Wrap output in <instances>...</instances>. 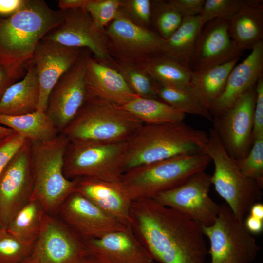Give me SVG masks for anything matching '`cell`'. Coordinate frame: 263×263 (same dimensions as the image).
I'll return each mask as SVG.
<instances>
[{"instance_id":"6da1fadb","label":"cell","mask_w":263,"mask_h":263,"mask_svg":"<svg viewBox=\"0 0 263 263\" xmlns=\"http://www.w3.org/2000/svg\"><path fill=\"white\" fill-rule=\"evenodd\" d=\"M131 227L161 263H204L208 252L202 225L153 198L132 201Z\"/></svg>"},{"instance_id":"7a4b0ae2","label":"cell","mask_w":263,"mask_h":263,"mask_svg":"<svg viewBox=\"0 0 263 263\" xmlns=\"http://www.w3.org/2000/svg\"><path fill=\"white\" fill-rule=\"evenodd\" d=\"M208 134L184 121L143 124L127 141L123 173L132 169L182 155L204 152Z\"/></svg>"},{"instance_id":"3957f363","label":"cell","mask_w":263,"mask_h":263,"mask_svg":"<svg viewBox=\"0 0 263 263\" xmlns=\"http://www.w3.org/2000/svg\"><path fill=\"white\" fill-rule=\"evenodd\" d=\"M61 19L62 11L42 0H26L13 15L0 17V60L21 78L38 43Z\"/></svg>"},{"instance_id":"277c9868","label":"cell","mask_w":263,"mask_h":263,"mask_svg":"<svg viewBox=\"0 0 263 263\" xmlns=\"http://www.w3.org/2000/svg\"><path fill=\"white\" fill-rule=\"evenodd\" d=\"M69 140L62 133L54 139L31 143L34 186L30 199L38 201L46 213L54 215L66 199L75 191L77 179L63 173L64 155Z\"/></svg>"},{"instance_id":"5b68a950","label":"cell","mask_w":263,"mask_h":263,"mask_svg":"<svg viewBox=\"0 0 263 263\" xmlns=\"http://www.w3.org/2000/svg\"><path fill=\"white\" fill-rule=\"evenodd\" d=\"M143 124L113 102L89 98L62 133L69 141L125 142Z\"/></svg>"},{"instance_id":"8992f818","label":"cell","mask_w":263,"mask_h":263,"mask_svg":"<svg viewBox=\"0 0 263 263\" xmlns=\"http://www.w3.org/2000/svg\"><path fill=\"white\" fill-rule=\"evenodd\" d=\"M211 162L204 152L179 155L130 169L122 174L120 183L132 201L153 198L205 171Z\"/></svg>"},{"instance_id":"52a82bcc","label":"cell","mask_w":263,"mask_h":263,"mask_svg":"<svg viewBox=\"0 0 263 263\" xmlns=\"http://www.w3.org/2000/svg\"><path fill=\"white\" fill-rule=\"evenodd\" d=\"M208 136L204 152L214 164L212 185L234 215L244 219L251 206L262 199L263 188L241 172L213 128L209 129Z\"/></svg>"},{"instance_id":"ba28073f","label":"cell","mask_w":263,"mask_h":263,"mask_svg":"<svg viewBox=\"0 0 263 263\" xmlns=\"http://www.w3.org/2000/svg\"><path fill=\"white\" fill-rule=\"evenodd\" d=\"M126 145L127 141L69 140L64 155V174L71 180L88 177L120 182Z\"/></svg>"},{"instance_id":"9c48e42d","label":"cell","mask_w":263,"mask_h":263,"mask_svg":"<svg viewBox=\"0 0 263 263\" xmlns=\"http://www.w3.org/2000/svg\"><path fill=\"white\" fill-rule=\"evenodd\" d=\"M244 220L236 216L224 204L220 205L213 223L202 226L210 243V263H251L255 260L260 247L247 229Z\"/></svg>"},{"instance_id":"30bf717a","label":"cell","mask_w":263,"mask_h":263,"mask_svg":"<svg viewBox=\"0 0 263 263\" xmlns=\"http://www.w3.org/2000/svg\"><path fill=\"white\" fill-rule=\"evenodd\" d=\"M104 33L110 56L119 62L141 66L162 53L163 39L153 30L135 24L121 8Z\"/></svg>"},{"instance_id":"8fae6325","label":"cell","mask_w":263,"mask_h":263,"mask_svg":"<svg viewBox=\"0 0 263 263\" xmlns=\"http://www.w3.org/2000/svg\"><path fill=\"white\" fill-rule=\"evenodd\" d=\"M89 254L83 240L59 218L46 213L32 249L21 263H77Z\"/></svg>"},{"instance_id":"7c38bea8","label":"cell","mask_w":263,"mask_h":263,"mask_svg":"<svg viewBox=\"0 0 263 263\" xmlns=\"http://www.w3.org/2000/svg\"><path fill=\"white\" fill-rule=\"evenodd\" d=\"M92 54L83 49L76 63L58 79L48 96L46 113L59 133L75 117L86 99L85 71Z\"/></svg>"},{"instance_id":"4fadbf2b","label":"cell","mask_w":263,"mask_h":263,"mask_svg":"<svg viewBox=\"0 0 263 263\" xmlns=\"http://www.w3.org/2000/svg\"><path fill=\"white\" fill-rule=\"evenodd\" d=\"M61 10L60 22L43 39L68 47L88 49L94 58L113 66L114 59L109 53L104 30L96 26L89 14L83 9Z\"/></svg>"},{"instance_id":"5bb4252c","label":"cell","mask_w":263,"mask_h":263,"mask_svg":"<svg viewBox=\"0 0 263 263\" xmlns=\"http://www.w3.org/2000/svg\"><path fill=\"white\" fill-rule=\"evenodd\" d=\"M211 185V175L202 171L181 185L160 193L153 198L181 212L202 226H209L214 222L220 209V205L209 195Z\"/></svg>"},{"instance_id":"9a60e30c","label":"cell","mask_w":263,"mask_h":263,"mask_svg":"<svg viewBox=\"0 0 263 263\" xmlns=\"http://www.w3.org/2000/svg\"><path fill=\"white\" fill-rule=\"evenodd\" d=\"M31 142L26 140L0 176V225H7L30 200L34 186Z\"/></svg>"},{"instance_id":"2e32d148","label":"cell","mask_w":263,"mask_h":263,"mask_svg":"<svg viewBox=\"0 0 263 263\" xmlns=\"http://www.w3.org/2000/svg\"><path fill=\"white\" fill-rule=\"evenodd\" d=\"M256 96L255 87L242 95L225 113L213 118V128L233 159L244 157L252 145Z\"/></svg>"},{"instance_id":"e0dca14e","label":"cell","mask_w":263,"mask_h":263,"mask_svg":"<svg viewBox=\"0 0 263 263\" xmlns=\"http://www.w3.org/2000/svg\"><path fill=\"white\" fill-rule=\"evenodd\" d=\"M57 214L59 219L83 241L100 238L126 227L76 191L66 199Z\"/></svg>"},{"instance_id":"ac0fdd59","label":"cell","mask_w":263,"mask_h":263,"mask_svg":"<svg viewBox=\"0 0 263 263\" xmlns=\"http://www.w3.org/2000/svg\"><path fill=\"white\" fill-rule=\"evenodd\" d=\"M243 51L231 39L228 20L215 19L205 23L197 38L189 68L201 72L240 57Z\"/></svg>"},{"instance_id":"d6986e66","label":"cell","mask_w":263,"mask_h":263,"mask_svg":"<svg viewBox=\"0 0 263 263\" xmlns=\"http://www.w3.org/2000/svg\"><path fill=\"white\" fill-rule=\"evenodd\" d=\"M82 50L43 38L38 43L30 60L35 66L39 85L37 111L46 112L51 91L60 77L76 63Z\"/></svg>"},{"instance_id":"ffe728a7","label":"cell","mask_w":263,"mask_h":263,"mask_svg":"<svg viewBox=\"0 0 263 263\" xmlns=\"http://www.w3.org/2000/svg\"><path fill=\"white\" fill-rule=\"evenodd\" d=\"M84 242L89 254L100 263H154L130 225L123 230Z\"/></svg>"},{"instance_id":"44dd1931","label":"cell","mask_w":263,"mask_h":263,"mask_svg":"<svg viewBox=\"0 0 263 263\" xmlns=\"http://www.w3.org/2000/svg\"><path fill=\"white\" fill-rule=\"evenodd\" d=\"M263 75V41L255 45L250 53L230 72L225 88L211 105L209 111L213 116L218 117L244 94L255 87Z\"/></svg>"},{"instance_id":"7402d4cb","label":"cell","mask_w":263,"mask_h":263,"mask_svg":"<svg viewBox=\"0 0 263 263\" xmlns=\"http://www.w3.org/2000/svg\"><path fill=\"white\" fill-rule=\"evenodd\" d=\"M86 98L105 99L122 106L138 97L113 66L94 58H88L85 71Z\"/></svg>"},{"instance_id":"603a6c76","label":"cell","mask_w":263,"mask_h":263,"mask_svg":"<svg viewBox=\"0 0 263 263\" xmlns=\"http://www.w3.org/2000/svg\"><path fill=\"white\" fill-rule=\"evenodd\" d=\"M75 191L125 226L130 224L132 200L120 182L93 178H77Z\"/></svg>"},{"instance_id":"cb8c5ba5","label":"cell","mask_w":263,"mask_h":263,"mask_svg":"<svg viewBox=\"0 0 263 263\" xmlns=\"http://www.w3.org/2000/svg\"><path fill=\"white\" fill-rule=\"evenodd\" d=\"M26 69L23 78L10 85L0 98V114L19 116L37 110L39 85L36 67L31 60Z\"/></svg>"},{"instance_id":"d4e9b609","label":"cell","mask_w":263,"mask_h":263,"mask_svg":"<svg viewBox=\"0 0 263 263\" xmlns=\"http://www.w3.org/2000/svg\"><path fill=\"white\" fill-rule=\"evenodd\" d=\"M228 22L229 35L236 46L242 51L251 50L263 41V1L244 0Z\"/></svg>"},{"instance_id":"484cf974","label":"cell","mask_w":263,"mask_h":263,"mask_svg":"<svg viewBox=\"0 0 263 263\" xmlns=\"http://www.w3.org/2000/svg\"><path fill=\"white\" fill-rule=\"evenodd\" d=\"M0 125L11 129L31 143L49 141L60 133L46 113L37 110L19 116L0 114Z\"/></svg>"},{"instance_id":"4316f807","label":"cell","mask_w":263,"mask_h":263,"mask_svg":"<svg viewBox=\"0 0 263 263\" xmlns=\"http://www.w3.org/2000/svg\"><path fill=\"white\" fill-rule=\"evenodd\" d=\"M203 26L199 15L183 17L175 32L163 39L162 53L189 68L195 42Z\"/></svg>"},{"instance_id":"83f0119b","label":"cell","mask_w":263,"mask_h":263,"mask_svg":"<svg viewBox=\"0 0 263 263\" xmlns=\"http://www.w3.org/2000/svg\"><path fill=\"white\" fill-rule=\"evenodd\" d=\"M239 58L201 72L192 71L190 85L208 109L223 92L228 75Z\"/></svg>"},{"instance_id":"f1b7e54d","label":"cell","mask_w":263,"mask_h":263,"mask_svg":"<svg viewBox=\"0 0 263 263\" xmlns=\"http://www.w3.org/2000/svg\"><path fill=\"white\" fill-rule=\"evenodd\" d=\"M140 67L159 85L183 87L190 85L192 71L163 53L154 56Z\"/></svg>"},{"instance_id":"f546056e","label":"cell","mask_w":263,"mask_h":263,"mask_svg":"<svg viewBox=\"0 0 263 263\" xmlns=\"http://www.w3.org/2000/svg\"><path fill=\"white\" fill-rule=\"evenodd\" d=\"M121 107L143 124H159L184 121L186 114L157 99L137 97Z\"/></svg>"},{"instance_id":"4dcf8cb0","label":"cell","mask_w":263,"mask_h":263,"mask_svg":"<svg viewBox=\"0 0 263 263\" xmlns=\"http://www.w3.org/2000/svg\"><path fill=\"white\" fill-rule=\"evenodd\" d=\"M157 97L186 115L199 116L212 121L210 111L202 102L190 85L183 87L158 85Z\"/></svg>"},{"instance_id":"1f68e13d","label":"cell","mask_w":263,"mask_h":263,"mask_svg":"<svg viewBox=\"0 0 263 263\" xmlns=\"http://www.w3.org/2000/svg\"><path fill=\"white\" fill-rule=\"evenodd\" d=\"M45 213L38 201L30 199L15 215L6 229L22 241L34 244Z\"/></svg>"},{"instance_id":"d6a6232c","label":"cell","mask_w":263,"mask_h":263,"mask_svg":"<svg viewBox=\"0 0 263 263\" xmlns=\"http://www.w3.org/2000/svg\"><path fill=\"white\" fill-rule=\"evenodd\" d=\"M113 66L119 72L131 89L138 97L158 99V84L143 68L115 60Z\"/></svg>"},{"instance_id":"836d02e7","label":"cell","mask_w":263,"mask_h":263,"mask_svg":"<svg viewBox=\"0 0 263 263\" xmlns=\"http://www.w3.org/2000/svg\"><path fill=\"white\" fill-rule=\"evenodd\" d=\"M151 24L162 38L170 37L181 24L183 17L168 0H151Z\"/></svg>"},{"instance_id":"e575fe53","label":"cell","mask_w":263,"mask_h":263,"mask_svg":"<svg viewBox=\"0 0 263 263\" xmlns=\"http://www.w3.org/2000/svg\"><path fill=\"white\" fill-rule=\"evenodd\" d=\"M241 172L247 178L263 187V135L256 138L247 154L234 159Z\"/></svg>"},{"instance_id":"d590c367","label":"cell","mask_w":263,"mask_h":263,"mask_svg":"<svg viewBox=\"0 0 263 263\" xmlns=\"http://www.w3.org/2000/svg\"><path fill=\"white\" fill-rule=\"evenodd\" d=\"M34 244L22 241L6 228H0V263H21Z\"/></svg>"},{"instance_id":"8d00e7d4","label":"cell","mask_w":263,"mask_h":263,"mask_svg":"<svg viewBox=\"0 0 263 263\" xmlns=\"http://www.w3.org/2000/svg\"><path fill=\"white\" fill-rule=\"evenodd\" d=\"M122 0H89L85 10L100 29L105 27L117 16Z\"/></svg>"},{"instance_id":"74e56055","label":"cell","mask_w":263,"mask_h":263,"mask_svg":"<svg viewBox=\"0 0 263 263\" xmlns=\"http://www.w3.org/2000/svg\"><path fill=\"white\" fill-rule=\"evenodd\" d=\"M243 0H205L199 17L203 25L215 19L229 20L244 3Z\"/></svg>"},{"instance_id":"f35d334b","label":"cell","mask_w":263,"mask_h":263,"mask_svg":"<svg viewBox=\"0 0 263 263\" xmlns=\"http://www.w3.org/2000/svg\"><path fill=\"white\" fill-rule=\"evenodd\" d=\"M121 8L128 18L143 28H151V0H122Z\"/></svg>"},{"instance_id":"ab89813d","label":"cell","mask_w":263,"mask_h":263,"mask_svg":"<svg viewBox=\"0 0 263 263\" xmlns=\"http://www.w3.org/2000/svg\"><path fill=\"white\" fill-rule=\"evenodd\" d=\"M26 141L15 132L0 141V176Z\"/></svg>"},{"instance_id":"60d3db41","label":"cell","mask_w":263,"mask_h":263,"mask_svg":"<svg viewBox=\"0 0 263 263\" xmlns=\"http://www.w3.org/2000/svg\"><path fill=\"white\" fill-rule=\"evenodd\" d=\"M256 101L253 113V127L252 139L263 135V75L255 86Z\"/></svg>"},{"instance_id":"b9f144b4","label":"cell","mask_w":263,"mask_h":263,"mask_svg":"<svg viewBox=\"0 0 263 263\" xmlns=\"http://www.w3.org/2000/svg\"><path fill=\"white\" fill-rule=\"evenodd\" d=\"M205 0H168L169 2L183 17L199 15Z\"/></svg>"},{"instance_id":"7bdbcfd3","label":"cell","mask_w":263,"mask_h":263,"mask_svg":"<svg viewBox=\"0 0 263 263\" xmlns=\"http://www.w3.org/2000/svg\"><path fill=\"white\" fill-rule=\"evenodd\" d=\"M19 78L9 65L0 60V99L6 89Z\"/></svg>"},{"instance_id":"ee69618b","label":"cell","mask_w":263,"mask_h":263,"mask_svg":"<svg viewBox=\"0 0 263 263\" xmlns=\"http://www.w3.org/2000/svg\"><path fill=\"white\" fill-rule=\"evenodd\" d=\"M26 0H0V17H8L18 11Z\"/></svg>"},{"instance_id":"f6af8a7d","label":"cell","mask_w":263,"mask_h":263,"mask_svg":"<svg viewBox=\"0 0 263 263\" xmlns=\"http://www.w3.org/2000/svg\"><path fill=\"white\" fill-rule=\"evenodd\" d=\"M245 225L248 231L252 234L261 233L263 230V220L249 215L244 220Z\"/></svg>"},{"instance_id":"bcb514c9","label":"cell","mask_w":263,"mask_h":263,"mask_svg":"<svg viewBox=\"0 0 263 263\" xmlns=\"http://www.w3.org/2000/svg\"><path fill=\"white\" fill-rule=\"evenodd\" d=\"M89 0H60L58 7L60 10L84 9Z\"/></svg>"},{"instance_id":"7dc6e473","label":"cell","mask_w":263,"mask_h":263,"mask_svg":"<svg viewBox=\"0 0 263 263\" xmlns=\"http://www.w3.org/2000/svg\"><path fill=\"white\" fill-rule=\"evenodd\" d=\"M249 212L252 216L263 220V204L259 202L255 203L251 206Z\"/></svg>"},{"instance_id":"c3c4849f","label":"cell","mask_w":263,"mask_h":263,"mask_svg":"<svg viewBox=\"0 0 263 263\" xmlns=\"http://www.w3.org/2000/svg\"><path fill=\"white\" fill-rule=\"evenodd\" d=\"M14 132L11 129L0 125V141Z\"/></svg>"},{"instance_id":"681fc988","label":"cell","mask_w":263,"mask_h":263,"mask_svg":"<svg viewBox=\"0 0 263 263\" xmlns=\"http://www.w3.org/2000/svg\"><path fill=\"white\" fill-rule=\"evenodd\" d=\"M77 263H100L94 256L89 254L83 258H82Z\"/></svg>"},{"instance_id":"f907efd6","label":"cell","mask_w":263,"mask_h":263,"mask_svg":"<svg viewBox=\"0 0 263 263\" xmlns=\"http://www.w3.org/2000/svg\"><path fill=\"white\" fill-rule=\"evenodd\" d=\"M0 227H1V226H0Z\"/></svg>"}]
</instances>
